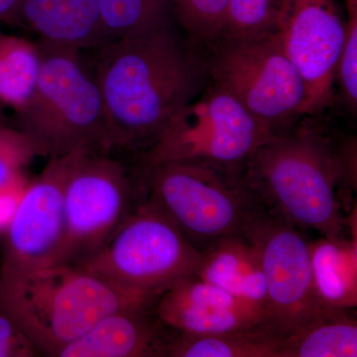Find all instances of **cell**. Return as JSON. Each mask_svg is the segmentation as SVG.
<instances>
[{"label": "cell", "mask_w": 357, "mask_h": 357, "mask_svg": "<svg viewBox=\"0 0 357 357\" xmlns=\"http://www.w3.org/2000/svg\"><path fill=\"white\" fill-rule=\"evenodd\" d=\"M40 156L43 151L28 134L0 121V190L24 178L26 167Z\"/></svg>", "instance_id": "23"}, {"label": "cell", "mask_w": 357, "mask_h": 357, "mask_svg": "<svg viewBox=\"0 0 357 357\" xmlns=\"http://www.w3.org/2000/svg\"><path fill=\"white\" fill-rule=\"evenodd\" d=\"M202 258L203 251L145 198L109 241L77 266L126 287L163 292L196 275Z\"/></svg>", "instance_id": "7"}, {"label": "cell", "mask_w": 357, "mask_h": 357, "mask_svg": "<svg viewBox=\"0 0 357 357\" xmlns=\"http://www.w3.org/2000/svg\"><path fill=\"white\" fill-rule=\"evenodd\" d=\"M176 335L154 307L121 310L66 345L57 357H166Z\"/></svg>", "instance_id": "14"}, {"label": "cell", "mask_w": 357, "mask_h": 357, "mask_svg": "<svg viewBox=\"0 0 357 357\" xmlns=\"http://www.w3.org/2000/svg\"><path fill=\"white\" fill-rule=\"evenodd\" d=\"M285 0H229L218 40L256 38L277 32Z\"/></svg>", "instance_id": "22"}, {"label": "cell", "mask_w": 357, "mask_h": 357, "mask_svg": "<svg viewBox=\"0 0 357 357\" xmlns=\"http://www.w3.org/2000/svg\"><path fill=\"white\" fill-rule=\"evenodd\" d=\"M275 133L227 89L211 88L174 114L146 151L142 170L173 161L202 160L243 166Z\"/></svg>", "instance_id": "6"}, {"label": "cell", "mask_w": 357, "mask_h": 357, "mask_svg": "<svg viewBox=\"0 0 357 357\" xmlns=\"http://www.w3.org/2000/svg\"><path fill=\"white\" fill-rule=\"evenodd\" d=\"M128 167L112 153L86 150L65 188V245L61 264L79 265L98 252L143 201Z\"/></svg>", "instance_id": "9"}, {"label": "cell", "mask_w": 357, "mask_h": 357, "mask_svg": "<svg viewBox=\"0 0 357 357\" xmlns=\"http://www.w3.org/2000/svg\"><path fill=\"white\" fill-rule=\"evenodd\" d=\"M195 276L266 310V282L261 258L248 237H227L204 249Z\"/></svg>", "instance_id": "16"}, {"label": "cell", "mask_w": 357, "mask_h": 357, "mask_svg": "<svg viewBox=\"0 0 357 357\" xmlns=\"http://www.w3.org/2000/svg\"><path fill=\"white\" fill-rule=\"evenodd\" d=\"M96 4L103 29L112 41L171 27L170 0H96Z\"/></svg>", "instance_id": "21"}, {"label": "cell", "mask_w": 357, "mask_h": 357, "mask_svg": "<svg viewBox=\"0 0 357 357\" xmlns=\"http://www.w3.org/2000/svg\"><path fill=\"white\" fill-rule=\"evenodd\" d=\"M356 139L337 146L319 126L275 134L243 164V175L263 206L301 230L349 236L345 192L356 189Z\"/></svg>", "instance_id": "2"}, {"label": "cell", "mask_w": 357, "mask_h": 357, "mask_svg": "<svg viewBox=\"0 0 357 357\" xmlns=\"http://www.w3.org/2000/svg\"><path fill=\"white\" fill-rule=\"evenodd\" d=\"M3 119V107L0 105V121H2Z\"/></svg>", "instance_id": "29"}, {"label": "cell", "mask_w": 357, "mask_h": 357, "mask_svg": "<svg viewBox=\"0 0 357 357\" xmlns=\"http://www.w3.org/2000/svg\"><path fill=\"white\" fill-rule=\"evenodd\" d=\"M222 42L210 65L213 84L236 96L275 134L307 115V91L277 32Z\"/></svg>", "instance_id": "8"}, {"label": "cell", "mask_w": 357, "mask_h": 357, "mask_svg": "<svg viewBox=\"0 0 357 357\" xmlns=\"http://www.w3.org/2000/svg\"><path fill=\"white\" fill-rule=\"evenodd\" d=\"M161 293L119 285L77 265L0 271V312L48 356L57 357L107 314L153 309Z\"/></svg>", "instance_id": "3"}, {"label": "cell", "mask_w": 357, "mask_h": 357, "mask_svg": "<svg viewBox=\"0 0 357 357\" xmlns=\"http://www.w3.org/2000/svg\"><path fill=\"white\" fill-rule=\"evenodd\" d=\"M154 311L169 328L189 335L243 330L267 321L265 307L238 299L195 275L160 294Z\"/></svg>", "instance_id": "13"}, {"label": "cell", "mask_w": 357, "mask_h": 357, "mask_svg": "<svg viewBox=\"0 0 357 357\" xmlns=\"http://www.w3.org/2000/svg\"><path fill=\"white\" fill-rule=\"evenodd\" d=\"M96 51L93 67L107 114L109 153H143L198 93L204 66L171 27L114 40Z\"/></svg>", "instance_id": "1"}, {"label": "cell", "mask_w": 357, "mask_h": 357, "mask_svg": "<svg viewBox=\"0 0 357 357\" xmlns=\"http://www.w3.org/2000/svg\"><path fill=\"white\" fill-rule=\"evenodd\" d=\"M21 0H0V22L17 25V14Z\"/></svg>", "instance_id": "28"}, {"label": "cell", "mask_w": 357, "mask_h": 357, "mask_svg": "<svg viewBox=\"0 0 357 357\" xmlns=\"http://www.w3.org/2000/svg\"><path fill=\"white\" fill-rule=\"evenodd\" d=\"M285 337L267 323L208 335L177 333L167 357H281Z\"/></svg>", "instance_id": "18"}, {"label": "cell", "mask_w": 357, "mask_h": 357, "mask_svg": "<svg viewBox=\"0 0 357 357\" xmlns=\"http://www.w3.org/2000/svg\"><path fill=\"white\" fill-rule=\"evenodd\" d=\"M27 183L23 178L6 189L0 190V231H6Z\"/></svg>", "instance_id": "27"}, {"label": "cell", "mask_w": 357, "mask_h": 357, "mask_svg": "<svg viewBox=\"0 0 357 357\" xmlns=\"http://www.w3.org/2000/svg\"><path fill=\"white\" fill-rule=\"evenodd\" d=\"M347 8L344 43L338 62L335 82L340 95L352 114L357 109V0H344Z\"/></svg>", "instance_id": "25"}, {"label": "cell", "mask_w": 357, "mask_h": 357, "mask_svg": "<svg viewBox=\"0 0 357 357\" xmlns=\"http://www.w3.org/2000/svg\"><path fill=\"white\" fill-rule=\"evenodd\" d=\"M39 42L0 28V105L20 114L31 100L41 73Z\"/></svg>", "instance_id": "20"}, {"label": "cell", "mask_w": 357, "mask_h": 357, "mask_svg": "<svg viewBox=\"0 0 357 357\" xmlns=\"http://www.w3.org/2000/svg\"><path fill=\"white\" fill-rule=\"evenodd\" d=\"M17 26L41 41L98 50L112 42L103 29L96 0H21Z\"/></svg>", "instance_id": "15"}, {"label": "cell", "mask_w": 357, "mask_h": 357, "mask_svg": "<svg viewBox=\"0 0 357 357\" xmlns=\"http://www.w3.org/2000/svg\"><path fill=\"white\" fill-rule=\"evenodd\" d=\"M261 258L268 325L284 337L319 318L328 307L312 280L310 241L303 230L267 211L248 232Z\"/></svg>", "instance_id": "10"}, {"label": "cell", "mask_w": 357, "mask_h": 357, "mask_svg": "<svg viewBox=\"0 0 357 357\" xmlns=\"http://www.w3.org/2000/svg\"><path fill=\"white\" fill-rule=\"evenodd\" d=\"M38 354L20 326L0 312V357H33Z\"/></svg>", "instance_id": "26"}, {"label": "cell", "mask_w": 357, "mask_h": 357, "mask_svg": "<svg viewBox=\"0 0 357 357\" xmlns=\"http://www.w3.org/2000/svg\"><path fill=\"white\" fill-rule=\"evenodd\" d=\"M312 280L324 307L351 310L357 305L356 236H321L310 241Z\"/></svg>", "instance_id": "17"}, {"label": "cell", "mask_w": 357, "mask_h": 357, "mask_svg": "<svg viewBox=\"0 0 357 357\" xmlns=\"http://www.w3.org/2000/svg\"><path fill=\"white\" fill-rule=\"evenodd\" d=\"M42 68L27 105L16 114L17 128L45 156L77 150L109 151V126L93 70L72 47L39 40Z\"/></svg>", "instance_id": "5"}, {"label": "cell", "mask_w": 357, "mask_h": 357, "mask_svg": "<svg viewBox=\"0 0 357 357\" xmlns=\"http://www.w3.org/2000/svg\"><path fill=\"white\" fill-rule=\"evenodd\" d=\"M141 172L146 198L198 250L246 236L267 208L244 181L243 166L173 161Z\"/></svg>", "instance_id": "4"}, {"label": "cell", "mask_w": 357, "mask_h": 357, "mask_svg": "<svg viewBox=\"0 0 357 357\" xmlns=\"http://www.w3.org/2000/svg\"><path fill=\"white\" fill-rule=\"evenodd\" d=\"M173 15L190 34L204 41H218L229 0H170Z\"/></svg>", "instance_id": "24"}, {"label": "cell", "mask_w": 357, "mask_h": 357, "mask_svg": "<svg viewBox=\"0 0 357 357\" xmlns=\"http://www.w3.org/2000/svg\"><path fill=\"white\" fill-rule=\"evenodd\" d=\"M86 150L50 158L28 182L3 232L0 271H27L61 264L65 245V188L73 167Z\"/></svg>", "instance_id": "11"}, {"label": "cell", "mask_w": 357, "mask_h": 357, "mask_svg": "<svg viewBox=\"0 0 357 357\" xmlns=\"http://www.w3.org/2000/svg\"><path fill=\"white\" fill-rule=\"evenodd\" d=\"M345 20L335 0H285L279 20L282 47L307 91V114L328 105L344 43Z\"/></svg>", "instance_id": "12"}, {"label": "cell", "mask_w": 357, "mask_h": 357, "mask_svg": "<svg viewBox=\"0 0 357 357\" xmlns=\"http://www.w3.org/2000/svg\"><path fill=\"white\" fill-rule=\"evenodd\" d=\"M349 312L328 310L286 337L281 357H356L357 321Z\"/></svg>", "instance_id": "19"}]
</instances>
